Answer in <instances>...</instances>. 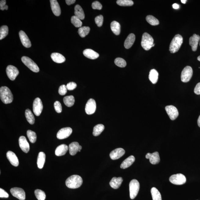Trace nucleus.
Segmentation results:
<instances>
[{
    "instance_id": "nucleus-1",
    "label": "nucleus",
    "mask_w": 200,
    "mask_h": 200,
    "mask_svg": "<svg viewBox=\"0 0 200 200\" xmlns=\"http://www.w3.org/2000/svg\"><path fill=\"white\" fill-rule=\"evenodd\" d=\"M66 185L71 189H76L82 185V178L79 175H73L69 177L66 181Z\"/></svg>"
},
{
    "instance_id": "nucleus-2",
    "label": "nucleus",
    "mask_w": 200,
    "mask_h": 200,
    "mask_svg": "<svg viewBox=\"0 0 200 200\" xmlns=\"http://www.w3.org/2000/svg\"><path fill=\"white\" fill-rule=\"evenodd\" d=\"M0 98L5 104L11 103L13 100V95L9 89L6 86L1 87L0 88Z\"/></svg>"
},
{
    "instance_id": "nucleus-3",
    "label": "nucleus",
    "mask_w": 200,
    "mask_h": 200,
    "mask_svg": "<svg viewBox=\"0 0 200 200\" xmlns=\"http://www.w3.org/2000/svg\"><path fill=\"white\" fill-rule=\"evenodd\" d=\"M183 39L181 35L177 34L173 38L170 45L169 51L171 53L178 52L183 43Z\"/></svg>"
},
{
    "instance_id": "nucleus-4",
    "label": "nucleus",
    "mask_w": 200,
    "mask_h": 200,
    "mask_svg": "<svg viewBox=\"0 0 200 200\" xmlns=\"http://www.w3.org/2000/svg\"><path fill=\"white\" fill-rule=\"evenodd\" d=\"M141 44L142 47L146 50H150L155 46L154 40L152 36L147 33H144L143 35Z\"/></svg>"
},
{
    "instance_id": "nucleus-5",
    "label": "nucleus",
    "mask_w": 200,
    "mask_h": 200,
    "mask_svg": "<svg viewBox=\"0 0 200 200\" xmlns=\"http://www.w3.org/2000/svg\"><path fill=\"white\" fill-rule=\"evenodd\" d=\"M130 197L133 199L136 197L140 190V184L136 180H132L129 185Z\"/></svg>"
},
{
    "instance_id": "nucleus-6",
    "label": "nucleus",
    "mask_w": 200,
    "mask_h": 200,
    "mask_svg": "<svg viewBox=\"0 0 200 200\" xmlns=\"http://www.w3.org/2000/svg\"><path fill=\"white\" fill-rule=\"evenodd\" d=\"M21 60L22 62L33 72H39V69L37 64L29 57L24 56L22 57Z\"/></svg>"
},
{
    "instance_id": "nucleus-7",
    "label": "nucleus",
    "mask_w": 200,
    "mask_h": 200,
    "mask_svg": "<svg viewBox=\"0 0 200 200\" xmlns=\"http://www.w3.org/2000/svg\"><path fill=\"white\" fill-rule=\"evenodd\" d=\"M170 182L176 185H182L186 182V178L185 176L181 173L173 175L170 177Z\"/></svg>"
},
{
    "instance_id": "nucleus-8",
    "label": "nucleus",
    "mask_w": 200,
    "mask_h": 200,
    "mask_svg": "<svg viewBox=\"0 0 200 200\" xmlns=\"http://www.w3.org/2000/svg\"><path fill=\"white\" fill-rule=\"evenodd\" d=\"M193 75L192 68L190 66H187L182 71L181 75V79L182 82H187L190 81Z\"/></svg>"
},
{
    "instance_id": "nucleus-9",
    "label": "nucleus",
    "mask_w": 200,
    "mask_h": 200,
    "mask_svg": "<svg viewBox=\"0 0 200 200\" xmlns=\"http://www.w3.org/2000/svg\"><path fill=\"white\" fill-rule=\"evenodd\" d=\"M33 111L36 116H39L41 114L43 109L42 102L39 98L35 99L33 103Z\"/></svg>"
},
{
    "instance_id": "nucleus-10",
    "label": "nucleus",
    "mask_w": 200,
    "mask_h": 200,
    "mask_svg": "<svg viewBox=\"0 0 200 200\" xmlns=\"http://www.w3.org/2000/svg\"><path fill=\"white\" fill-rule=\"evenodd\" d=\"M7 75L10 80L14 81L19 74L18 69L14 66L9 65L6 68Z\"/></svg>"
},
{
    "instance_id": "nucleus-11",
    "label": "nucleus",
    "mask_w": 200,
    "mask_h": 200,
    "mask_svg": "<svg viewBox=\"0 0 200 200\" xmlns=\"http://www.w3.org/2000/svg\"><path fill=\"white\" fill-rule=\"evenodd\" d=\"M96 105L95 101L93 99H90L88 100L85 106V112L88 115L94 114L96 110Z\"/></svg>"
},
{
    "instance_id": "nucleus-12",
    "label": "nucleus",
    "mask_w": 200,
    "mask_h": 200,
    "mask_svg": "<svg viewBox=\"0 0 200 200\" xmlns=\"http://www.w3.org/2000/svg\"><path fill=\"white\" fill-rule=\"evenodd\" d=\"M165 110L171 120L173 121L178 118L179 115L178 111V109L174 106L173 105L166 106L165 107Z\"/></svg>"
},
{
    "instance_id": "nucleus-13",
    "label": "nucleus",
    "mask_w": 200,
    "mask_h": 200,
    "mask_svg": "<svg viewBox=\"0 0 200 200\" xmlns=\"http://www.w3.org/2000/svg\"><path fill=\"white\" fill-rule=\"evenodd\" d=\"M10 191L12 195L19 199L24 200L25 199V193L22 189L19 187H14L10 189Z\"/></svg>"
},
{
    "instance_id": "nucleus-14",
    "label": "nucleus",
    "mask_w": 200,
    "mask_h": 200,
    "mask_svg": "<svg viewBox=\"0 0 200 200\" xmlns=\"http://www.w3.org/2000/svg\"><path fill=\"white\" fill-rule=\"evenodd\" d=\"M72 132V129L70 127L63 128L57 134V138L59 140H63L70 136Z\"/></svg>"
},
{
    "instance_id": "nucleus-15",
    "label": "nucleus",
    "mask_w": 200,
    "mask_h": 200,
    "mask_svg": "<svg viewBox=\"0 0 200 200\" xmlns=\"http://www.w3.org/2000/svg\"><path fill=\"white\" fill-rule=\"evenodd\" d=\"M146 158L149 159L150 163L153 165L157 164L160 161L159 154L158 152H155L152 154L147 153L146 155Z\"/></svg>"
},
{
    "instance_id": "nucleus-16",
    "label": "nucleus",
    "mask_w": 200,
    "mask_h": 200,
    "mask_svg": "<svg viewBox=\"0 0 200 200\" xmlns=\"http://www.w3.org/2000/svg\"><path fill=\"white\" fill-rule=\"evenodd\" d=\"M19 145L21 149L24 152L27 153L30 150L29 144L24 136H21L19 140Z\"/></svg>"
},
{
    "instance_id": "nucleus-17",
    "label": "nucleus",
    "mask_w": 200,
    "mask_h": 200,
    "mask_svg": "<svg viewBox=\"0 0 200 200\" xmlns=\"http://www.w3.org/2000/svg\"><path fill=\"white\" fill-rule=\"evenodd\" d=\"M21 42L24 46L27 48L31 47V43L28 37L23 31H20L19 32Z\"/></svg>"
},
{
    "instance_id": "nucleus-18",
    "label": "nucleus",
    "mask_w": 200,
    "mask_h": 200,
    "mask_svg": "<svg viewBox=\"0 0 200 200\" xmlns=\"http://www.w3.org/2000/svg\"><path fill=\"white\" fill-rule=\"evenodd\" d=\"M125 152V151L124 149L122 148H118L111 152L110 157L112 160L119 159L124 155Z\"/></svg>"
},
{
    "instance_id": "nucleus-19",
    "label": "nucleus",
    "mask_w": 200,
    "mask_h": 200,
    "mask_svg": "<svg viewBox=\"0 0 200 200\" xmlns=\"http://www.w3.org/2000/svg\"><path fill=\"white\" fill-rule=\"evenodd\" d=\"M82 147L77 142H73L69 146V153L71 155H75L78 152H80Z\"/></svg>"
},
{
    "instance_id": "nucleus-20",
    "label": "nucleus",
    "mask_w": 200,
    "mask_h": 200,
    "mask_svg": "<svg viewBox=\"0 0 200 200\" xmlns=\"http://www.w3.org/2000/svg\"><path fill=\"white\" fill-rule=\"evenodd\" d=\"M200 40V36L196 34H194V35L189 38V43L192 47V51H196L197 50L198 43Z\"/></svg>"
},
{
    "instance_id": "nucleus-21",
    "label": "nucleus",
    "mask_w": 200,
    "mask_h": 200,
    "mask_svg": "<svg viewBox=\"0 0 200 200\" xmlns=\"http://www.w3.org/2000/svg\"><path fill=\"white\" fill-rule=\"evenodd\" d=\"M50 6L53 13L57 16H60L61 14V9L58 2L56 0H50Z\"/></svg>"
},
{
    "instance_id": "nucleus-22",
    "label": "nucleus",
    "mask_w": 200,
    "mask_h": 200,
    "mask_svg": "<svg viewBox=\"0 0 200 200\" xmlns=\"http://www.w3.org/2000/svg\"><path fill=\"white\" fill-rule=\"evenodd\" d=\"M7 158L13 166H18L19 164L18 158L14 153L11 151H9L6 154Z\"/></svg>"
},
{
    "instance_id": "nucleus-23",
    "label": "nucleus",
    "mask_w": 200,
    "mask_h": 200,
    "mask_svg": "<svg viewBox=\"0 0 200 200\" xmlns=\"http://www.w3.org/2000/svg\"><path fill=\"white\" fill-rule=\"evenodd\" d=\"M83 54L86 58L91 60H95L98 58L99 56L98 53L89 49L85 50L83 52Z\"/></svg>"
},
{
    "instance_id": "nucleus-24",
    "label": "nucleus",
    "mask_w": 200,
    "mask_h": 200,
    "mask_svg": "<svg viewBox=\"0 0 200 200\" xmlns=\"http://www.w3.org/2000/svg\"><path fill=\"white\" fill-rule=\"evenodd\" d=\"M69 147L65 144H62L56 148V149L55 154L57 156H61L65 155L67 153Z\"/></svg>"
},
{
    "instance_id": "nucleus-25",
    "label": "nucleus",
    "mask_w": 200,
    "mask_h": 200,
    "mask_svg": "<svg viewBox=\"0 0 200 200\" xmlns=\"http://www.w3.org/2000/svg\"><path fill=\"white\" fill-rule=\"evenodd\" d=\"M123 181V180L122 177H114L111 180L109 184L113 188L117 189L120 187Z\"/></svg>"
},
{
    "instance_id": "nucleus-26",
    "label": "nucleus",
    "mask_w": 200,
    "mask_h": 200,
    "mask_svg": "<svg viewBox=\"0 0 200 200\" xmlns=\"http://www.w3.org/2000/svg\"><path fill=\"white\" fill-rule=\"evenodd\" d=\"M135 40V36L133 34H130L124 42V46L126 49L131 47L134 43Z\"/></svg>"
},
{
    "instance_id": "nucleus-27",
    "label": "nucleus",
    "mask_w": 200,
    "mask_h": 200,
    "mask_svg": "<svg viewBox=\"0 0 200 200\" xmlns=\"http://www.w3.org/2000/svg\"><path fill=\"white\" fill-rule=\"evenodd\" d=\"M135 158L133 155L130 156L123 161L121 165V168L125 169L131 166L135 161Z\"/></svg>"
},
{
    "instance_id": "nucleus-28",
    "label": "nucleus",
    "mask_w": 200,
    "mask_h": 200,
    "mask_svg": "<svg viewBox=\"0 0 200 200\" xmlns=\"http://www.w3.org/2000/svg\"><path fill=\"white\" fill-rule=\"evenodd\" d=\"M51 57L54 62L57 63H62L65 62L66 59L65 57L61 54L58 53H53L52 54Z\"/></svg>"
},
{
    "instance_id": "nucleus-29",
    "label": "nucleus",
    "mask_w": 200,
    "mask_h": 200,
    "mask_svg": "<svg viewBox=\"0 0 200 200\" xmlns=\"http://www.w3.org/2000/svg\"><path fill=\"white\" fill-rule=\"evenodd\" d=\"M75 15L81 20H83L85 18L83 9L79 5H76L75 8Z\"/></svg>"
},
{
    "instance_id": "nucleus-30",
    "label": "nucleus",
    "mask_w": 200,
    "mask_h": 200,
    "mask_svg": "<svg viewBox=\"0 0 200 200\" xmlns=\"http://www.w3.org/2000/svg\"><path fill=\"white\" fill-rule=\"evenodd\" d=\"M111 30L116 35H119L121 32V25L119 23L114 21L111 24Z\"/></svg>"
},
{
    "instance_id": "nucleus-31",
    "label": "nucleus",
    "mask_w": 200,
    "mask_h": 200,
    "mask_svg": "<svg viewBox=\"0 0 200 200\" xmlns=\"http://www.w3.org/2000/svg\"><path fill=\"white\" fill-rule=\"evenodd\" d=\"M45 159H46V155L44 152H40L38 154L37 165L38 168L42 169L44 166Z\"/></svg>"
},
{
    "instance_id": "nucleus-32",
    "label": "nucleus",
    "mask_w": 200,
    "mask_h": 200,
    "mask_svg": "<svg viewBox=\"0 0 200 200\" xmlns=\"http://www.w3.org/2000/svg\"><path fill=\"white\" fill-rule=\"evenodd\" d=\"M149 78L153 84H155L157 83L158 79V73L157 71L155 69L151 70L149 72Z\"/></svg>"
},
{
    "instance_id": "nucleus-33",
    "label": "nucleus",
    "mask_w": 200,
    "mask_h": 200,
    "mask_svg": "<svg viewBox=\"0 0 200 200\" xmlns=\"http://www.w3.org/2000/svg\"><path fill=\"white\" fill-rule=\"evenodd\" d=\"M25 115L27 121L30 124H34L35 123V117L34 115L29 109H27L25 111Z\"/></svg>"
},
{
    "instance_id": "nucleus-34",
    "label": "nucleus",
    "mask_w": 200,
    "mask_h": 200,
    "mask_svg": "<svg viewBox=\"0 0 200 200\" xmlns=\"http://www.w3.org/2000/svg\"><path fill=\"white\" fill-rule=\"evenodd\" d=\"M105 126L103 124H98L94 127L93 134L94 136H97L100 135L101 133L104 131Z\"/></svg>"
},
{
    "instance_id": "nucleus-35",
    "label": "nucleus",
    "mask_w": 200,
    "mask_h": 200,
    "mask_svg": "<svg viewBox=\"0 0 200 200\" xmlns=\"http://www.w3.org/2000/svg\"><path fill=\"white\" fill-rule=\"evenodd\" d=\"M64 102L67 107H70L74 105L75 103V98L73 96H69L64 97Z\"/></svg>"
},
{
    "instance_id": "nucleus-36",
    "label": "nucleus",
    "mask_w": 200,
    "mask_h": 200,
    "mask_svg": "<svg viewBox=\"0 0 200 200\" xmlns=\"http://www.w3.org/2000/svg\"><path fill=\"white\" fill-rule=\"evenodd\" d=\"M153 200H162V197L159 191L155 187H153L151 189Z\"/></svg>"
},
{
    "instance_id": "nucleus-37",
    "label": "nucleus",
    "mask_w": 200,
    "mask_h": 200,
    "mask_svg": "<svg viewBox=\"0 0 200 200\" xmlns=\"http://www.w3.org/2000/svg\"><path fill=\"white\" fill-rule=\"evenodd\" d=\"M90 28L89 27H80L78 29V33L82 38H84L89 33Z\"/></svg>"
},
{
    "instance_id": "nucleus-38",
    "label": "nucleus",
    "mask_w": 200,
    "mask_h": 200,
    "mask_svg": "<svg viewBox=\"0 0 200 200\" xmlns=\"http://www.w3.org/2000/svg\"><path fill=\"white\" fill-rule=\"evenodd\" d=\"M146 20L150 25L156 26L159 25V22L158 19L152 15H148L146 17Z\"/></svg>"
},
{
    "instance_id": "nucleus-39",
    "label": "nucleus",
    "mask_w": 200,
    "mask_h": 200,
    "mask_svg": "<svg viewBox=\"0 0 200 200\" xmlns=\"http://www.w3.org/2000/svg\"><path fill=\"white\" fill-rule=\"evenodd\" d=\"M8 26L3 25L0 28V40L4 39L8 34Z\"/></svg>"
},
{
    "instance_id": "nucleus-40",
    "label": "nucleus",
    "mask_w": 200,
    "mask_h": 200,
    "mask_svg": "<svg viewBox=\"0 0 200 200\" xmlns=\"http://www.w3.org/2000/svg\"><path fill=\"white\" fill-rule=\"evenodd\" d=\"M71 22L73 25L76 27H81L82 25V22L78 17L74 16L71 19Z\"/></svg>"
},
{
    "instance_id": "nucleus-41",
    "label": "nucleus",
    "mask_w": 200,
    "mask_h": 200,
    "mask_svg": "<svg viewBox=\"0 0 200 200\" xmlns=\"http://www.w3.org/2000/svg\"><path fill=\"white\" fill-rule=\"evenodd\" d=\"M27 135L31 142L34 143L36 142L37 136L35 133L31 130H28L27 132Z\"/></svg>"
},
{
    "instance_id": "nucleus-42",
    "label": "nucleus",
    "mask_w": 200,
    "mask_h": 200,
    "mask_svg": "<svg viewBox=\"0 0 200 200\" xmlns=\"http://www.w3.org/2000/svg\"><path fill=\"white\" fill-rule=\"evenodd\" d=\"M35 194L38 200H45L46 198V195L45 192L40 189H36L35 191Z\"/></svg>"
},
{
    "instance_id": "nucleus-43",
    "label": "nucleus",
    "mask_w": 200,
    "mask_h": 200,
    "mask_svg": "<svg viewBox=\"0 0 200 200\" xmlns=\"http://www.w3.org/2000/svg\"><path fill=\"white\" fill-rule=\"evenodd\" d=\"M116 3L119 6H132L134 4L133 1L131 0H118Z\"/></svg>"
},
{
    "instance_id": "nucleus-44",
    "label": "nucleus",
    "mask_w": 200,
    "mask_h": 200,
    "mask_svg": "<svg viewBox=\"0 0 200 200\" xmlns=\"http://www.w3.org/2000/svg\"><path fill=\"white\" fill-rule=\"evenodd\" d=\"M115 63L118 67H124L126 66V62L124 59L118 58L115 60Z\"/></svg>"
},
{
    "instance_id": "nucleus-45",
    "label": "nucleus",
    "mask_w": 200,
    "mask_h": 200,
    "mask_svg": "<svg viewBox=\"0 0 200 200\" xmlns=\"http://www.w3.org/2000/svg\"><path fill=\"white\" fill-rule=\"evenodd\" d=\"M104 21V17L102 15L98 16L95 18V22L98 27H101Z\"/></svg>"
},
{
    "instance_id": "nucleus-46",
    "label": "nucleus",
    "mask_w": 200,
    "mask_h": 200,
    "mask_svg": "<svg viewBox=\"0 0 200 200\" xmlns=\"http://www.w3.org/2000/svg\"><path fill=\"white\" fill-rule=\"evenodd\" d=\"M67 86L65 85H61L59 88L58 92L61 95H65L67 92Z\"/></svg>"
},
{
    "instance_id": "nucleus-47",
    "label": "nucleus",
    "mask_w": 200,
    "mask_h": 200,
    "mask_svg": "<svg viewBox=\"0 0 200 200\" xmlns=\"http://www.w3.org/2000/svg\"><path fill=\"white\" fill-rule=\"evenodd\" d=\"M54 106L55 110L57 113H60L62 112V105L60 102L58 101H56L54 104Z\"/></svg>"
},
{
    "instance_id": "nucleus-48",
    "label": "nucleus",
    "mask_w": 200,
    "mask_h": 200,
    "mask_svg": "<svg viewBox=\"0 0 200 200\" xmlns=\"http://www.w3.org/2000/svg\"><path fill=\"white\" fill-rule=\"evenodd\" d=\"M92 8L94 9L101 10L102 8V5L98 1H95L92 3Z\"/></svg>"
},
{
    "instance_id": "nucleus-49",
    "label": "nucleus",
    "mask_w": 200,
    "mask_h": 200,
    "mask_svg": "<svg viewBox=\"0 0 200 200\" xmlns=\"http://www.w3.org/2000/svg\"><path fill=\"white\" fill-rule=\"evenodd\" d=\"M77 86L75 83L74 82H70L67 83V89L69 90H72L75 89Z\"/></svg>"
},
{
    "instance_id": "nucleus-50",
    "label": "nucleus",
    "mask_w": 200,
    "mask_h": 200,
    "mask_svg": "<svg viewBox=\"0 0 200 200\" xmlns=\"http://www.w3.org/2000/svg\"><path fill=\"white\" fill-rule=\"evenodd\" d=\"M6 4V1L5 0H1L0 2V9L3 10H8V6Z\"/></svg>"
},
{
    "instance_id": "nucleus-51",
    "label": "nucleus",
    "mask_w": 200,
    "mask_h": 200,
    "mask_svg": "<svg viewBox=\"0 0 200 200\" xmlns=\"http://www.w3.org/2000/svg\"><path fill=\"white\" fill-rule=\"evenodd\" d=\"M9 196V194L6 191L0 188V197L8 198Z\"/></svg>"
},
{
    "instance_id": "nucleus-52",
    "label": "nucleus",
    "mask_w": 200,
    "mask_h": 200,
    "mask_svg": "<svg viewBox=\"0 0 200 200\" xmlns=\"http://www.w3.org/2000/svg\"><path fill=\"white\" fill-rule=\"evenodd\" d=\"M194 93L196 95H200V82L198 83L196 85L195 88L194 89Z\"/></svg>"
},
{
    "instance_id": "nucleus-53",
    "label": "nucleus",
    "mask_w": 200,
    "mask_h": 200,
    "mask_svg": "<svg viewBox=\"0 0 200 200\" xmlns=\"http://www.w3.org/2000/svg\"><path fill=\"white\" fill-rule=\"evenodd\" d=\"M65 1L67 5H70L75 3L76 1L75 0H66Z\"/></svg>"
},
{
    "instance_id": "nucleus-54",
    "label": "nucleus",
    "mask_w": 200,
    "mask_h": 200,
    "mask_svg": "<svg viewBox=\"0 0 200 200\" xmlns=\"http://www.w3.org/2000/svg\"><path fill=\"white\" fill-rule=\"evenodd\" d=\"M173 8L174 9H178L179 7H180L179 5L178 4H176V3H174V4H173Z\"/></svg>"
},
{
    "instance_id": "nucleus-55",
    "label": "nucleus",
    "mask_w": 200,
    "mask_h": 200,
    "mask_svg": "<svg viewBox=\"0 0 200 200\" xmlns=\"http://www.w3.org/2000/svg\"><path fill=\"white\" fill-rule=\"evenodd\" d=\"M198 126L200 128V115L199 116V118H198Z\"/></svg>"
},
{
    "instance_id": "nucleus-56",
    "label": "nucleus",
    "mask_w": 200,
    "mask_h": 200,
    "mask_svg": "<svg viewBox=\"0 0 200 200\" xmlns=\"http://www.w3.org/2000/svg\"><path fill=\"white\" fill-rule=\"evenodd\" d=\"M181 2L182 3H184V4H185V3L186 2H187V1H186V0H181Z\"/></svg>"
},
{
    "instance_id": "nucleus-57",
    "label": "nucleus",
    "mask_w": 200,
    "mask_h": 200,
    "mask_svg": "<svg viewBox=\"0 0 200 200\" xmlns=\"http://www.w3.org/2000/svg\"><path fill=\"white\" fill-rule=\"evenodd\" d=\"M197 60L200 62V55L198 57Z\"/></svg>"
},
{
    "instance_id": "nucleus-58",
    "label": "nucleus",
    "mask_w": 200,
    "mask_h": 200,
    "mask_svg": "<svg viewBox=\"0 0 200 200\" xmlns=\"http://www.w3.org/2000/svg\"></svg>"
}]
</instances>
